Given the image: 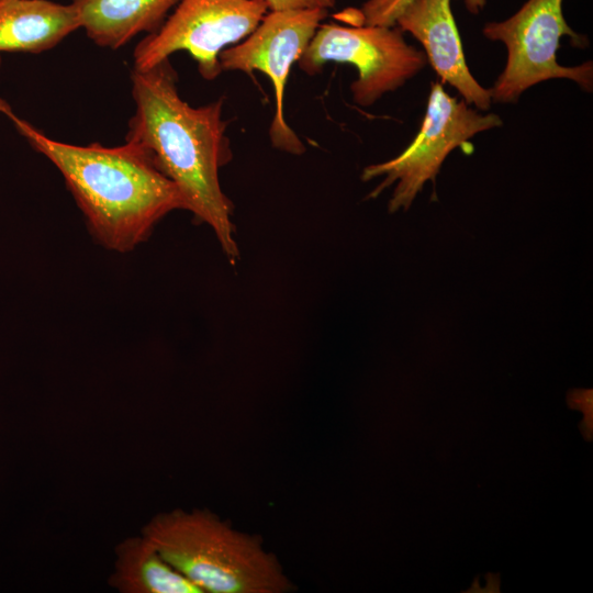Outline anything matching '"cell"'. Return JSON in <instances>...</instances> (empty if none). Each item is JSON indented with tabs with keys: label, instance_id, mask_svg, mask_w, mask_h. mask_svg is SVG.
Masks as SVG:
<instances>
[{
	"label": "cell",
	"instance_id": "cell-1",
	"mask_svg": "<svg viewBox=\"0 0 593 593\" xmlns=\"http://www.w3.org/2000/svg\"><path fill=\"white\" fill-rule=\"evenodd\" d=\"M135 112L126 142L144 148L156 166L179 188L186 210L208 224L231 261L238 257L231 220L233 205L224 194L219 171L232 152L222 118L223 101L191 107L177 90L169 58L147 70L134 69Z\"/></svg>",
	"mask_w": 593,
	"mask_h": 593
},
{
	"label": "cell",
	"instance_id": "cell-2",
	"mask_svg": "<svg viewBox=\"0 0 593 593\" xmlns=\"http://www.w3.org/2000/svg\"><path fill=\"white\" fill-rule=\"evenodd\" d=\"M31 146L60 171L93 238L107 249L127 253L145 242L155 225L186 210L182 193L141 146L71 145L52 139L0 102Z\"/></svg>",
	"mask_w": 593,
	"mask_h": 593
},
{
	"label": "cell",
	"instance_id": "cell-3",
	"mask_svg": "<svg viewBox=\"0 0 593 593\" xmlns=\"http://www.w3.org/2000/svg\"><path fill=\"white\" fill-rule=\"evenodd\" d=\"M159 553L202 593H282L291 589L277 558L255 537L206 510H175L142 529Z\"/></svg>",
	"mask_w": 593,
	"mask_h": 593
},
{
	"label": "cell",
	"instance_id": "cell-4",
	"mask_svg": "<svg viewBox=\"0 0 593 593\" xmlns=\"http://www.w3.org/2000/svg\"><path fill=\"white\" fill-rule=\"evenodd\" d=\"M490 41L502 42L507 51L504 70L489 89L492 102H515L534 85L553 78L575 81L583 90L593 89L592 61L566 67L557 61L559 41L571 37L577 47H585L588 40L575 33L566 22L562 0H527L511 18L489 22L482 29Z\"/></svg>",
	"mask_w": 593,
	"mask_h": 593
},
{
	"label": "cell",
	"instance_id": "cell-5",
	"mask_svg": "<svg viewBox=\"0 0 593 593\" xmlns=\"http://www.w3.org/2000/svg\"><path fill=\"white\" fill-rule=\"evenodd\" d=\"M328 61L348 63L357 68L358 78L350 85L353 100L369 107L416 76L427 58L424 52L406 43L398 26L328 23L317 27L298 64L313 76Z\"/></svg>",
	"mask_w": 593,
	"mask_h": 593
},
{
	"label": "cell",
	"instance_id": "cell-6",
	"mask_svg": "<svg viewBox=\"0 0 593 593\" xmlns=\"http://www.w3.org/2000/svg\"><path fill=\"white\" fill-rule=\"evenodd\" d=\"M502 124L497 114H481L465 101L447 94L439 82H433L426 113L414 141L399 156L363 169V181L384 177L369 198L378 197L384 189L396 183L389 211L407 210L425 182L435 181L441 164L451 150L478 133Z\"/></svg>",
	"mask_w": 593,
	"mask_h": 593
},
{
	"label": "cell",
	"instance_id": "cell-7",
	"mask_svg": "<svg viewBox=\"0 0 593 593\" xmlns=\"http://www.w3.org/2000/svg\"><path fill=\"white\" fill-rule=\"evenodd\" d=\"M269 11L264 0H180L160 27L134 51V69L147 70L188 52L206 80L221 72L220 54L250 35Z\"/></svg>",
	"mask_w": 593,
	"mask_h": 593
},
{
	"label": "cell",
	"instance_id": "cell-8",
	"mask_svg": "<svg viewBox=\"0 0 593 593\" xmlns=\"http://www.w3.org/2000/svg\"><path fill=\"white\" fill-rule=\"evenodd\" d=\"M327 13L328 10L320 8L268 11L250 35L220 54L222 71L239 70L250 75L258 70L271 80L276 111L269 137L273 147L289 154L301 155L305 146L283 114L287 79Z\"/></svg>",
	"mask_w": 593,
	"mask_h": 593
},
{
	"label": "cell",
	"instance_id": "cell-9",
	"mask_svg": "<svg viewBox=\"0 0 593 593\" xmlns=\"http://www.w3.org/2000/svg\"><path fill=\"white\" fill-rule=\"evenodd\" d=\"M395 24L422 43L427 61L467 104L489 110L490 90L474 79L467 66L450 0H413L399 14Z\"/></svg>",
	"mask_w": 593,
	"mask_h": 593
},
{
	"label": "cell",
	"instance_id": "cell-10",
	"mask_svg": "<svg viewBox=\"0 0 593 593\" xmlns=\"http://www.w3.org/2000/svg\"><path fill=\"white\" fill-rule=\"evenodd\" d=\"M78 29L72 2L0 0V53H42Z\"/></svg>",
	"mask_w": 593,
	"mask_h": 593
},
{
	"label": "cell",
	"instance_id": "cell-11",
	"mask_svg": "<svg viewBox=\"0 0 593 593\" xmlns=\"http://www.w3.org/2000/svg\"><path fill=\"white\" fill-rule=\"evenodd\" d=\"M180 0H72L80 27L99 46L119 48L143 32L154 33Z\"/></svg>",
	"mask_w": 593,
	"mask_h": 593
},
{
	"label": "cell",
	"instance_id": "cell-12",
	"mask_svg": "<svg viewBox=\"0 0 593 593\" xmlns=\"http://www.w3.org/2000/svg\"><path fill=\"white\" fill-rule=\"evenodd\" d=\"M109 582L121 593H202L143 535L128 537L116 546Z\"/></svg>",
	"mask_w": 593,
	"mask_h": 593
},
{
	"label": "cell",
	"instance_id": "cell-13",
	"mask_svg": "<svg viewBox=\"0 0 593 593\" xmlns=\"http://www.w3.org/2000/svg\"><path fill=\"white\" fill-rule=\"evenodd\" d=\"M413 0H368L360 9L363 25L395 26V20L402 10ZM466 8L472 14H478L484 8L486 0H463Z\"/></svg>",
	"mask_w": 593,
	"mask_h": 593
},
{
	"label": "cell",
	"instance_id": "cell-14",
	"mask_svg": "<svg viewBox=\"0 0 593 593\" xmlns=\"http://www.w3.org/2000/svg\"><path fill=\"white\" fill-rule=\"evenodd\" d=\"M269 11L294 10V9H331L335 0H264Z\"/></svg>",
	"mask_w": 593,
	"mask_h": 593
}]
</instances>
